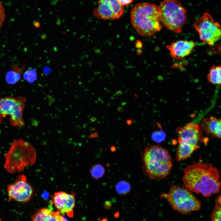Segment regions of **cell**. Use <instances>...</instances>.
Wrapping results in <instances>:
<instances>
[{
  "label": "cell",
  "instance_id": "7a4b0ae2",
  "mask_svg": "<svg viewBox=\"0 0 221 221\" xmlns=\"http://www.w3.org/2000/svg\"><path fill=\"white\" fill-rule=\"evenodd\" d=\"M142 157L143 171L150 179L164 178L172 169L171 156L168 149L159 145L146 146Z\"/></svg>",
  "mask_w": 221,
  "mask_h": 221
},
{
  "label": "cell",
  "instance_id": "9a60e30c",
  "mask_svg": "<svg viewBox=\"0 0 221 221\" xmlns=\"http://www.w3.org/2000/svg\"><path fill=\"white\" fill-rule=\"evenodd\" d=\"M31 219L32 221H63L64 217L58 211L42 208L35 212Z\"/></svg>",
  "mask_w": 221,
  "mask_h": 221
},
{
  "label": "cell",
  "instance_id": "83f0119b",
  "mask_svg": "<svg viewBox=\"0 0 221 221\" xmlns=\"http://www.w3.org/2000/svg\"></svg>",
  "mask_w": 221,
  "mask_h": 221
},
{
  "label": "cell",
  "instance_id": "6da1fadb",
  "mask_svg": "<svg viewBox=\"0 0 221 221\" xmlns=\"http://www.w3.org/2000/svg\"><path fill=\"white\" fill-rule=\"evenodd\" d=\"M183 171V181L188 190L205 197L219 192V173L217 169L210 163L194 162Z\"/></svg>",
  "mask_w": 221,
  "mask_h": 221
},
{
  "label": "cell",
  "instance_id": "4fadbf2b",
  "mask_svg": "<svg viewBox=\"0 0 221 221\" xmlns=\"http://www.w3.org/2000/svg\"><path fill=\"white\" fill-rule=\"evenodd\" d=\"M196 45V43L192 41L180 40L167 45L166 47L173 58L180 60L188 55Z\"/></svg>",
  "mask_w": 221,
  "mask_h": 221
},
{
  "label": "cell",
  "instance_id": "44dd1931",
  "mask_svg": "<svg viewBox=\"0 0 221 221\" xmlns=\"http://www.w3.org/2000/svg\"><path fill=\"white\" fill-rule=\"evenodd\" d=\"M5 17L4 9L0 2V28L1 27Z\"/></svg>",
  "mask_w": 221,
  "mask_h": 221
},
{
  "label": "cell",
  "instance_id": "5b68a950",
  "mask_svg": "<svg viewBox=\"0 0 221 221\" xmlns=\"http://www.w3.org/2000/svg\"><path fill=\"white\" fill-rule=\"evenodd\" d=\"M160 22L168 29L180 33L187 20L185 9L177 0H164L158 6Z\"/></svg>",
  "mask_w": 221,
  "mask_h": 221
},
{
  "label": "cell",
  "instance_id": "e0dca14e",
  "mask_svg": "<svg viewBox=\"0 0 221 221\" xmlns=\"http://www.w3.org/2000/svg\"><path fill=\"white\" fill-rule=\"evenodd\" d=\"M131 187L129 182L124 180L118 182L115 185V189L118 193L124 195L128 193L130 191Z\"/></svg>",
  "mask_w": 221,
  "mask_h": 221
},
{
  "label": "cell",
  "instance_id": "9c48e42d",
  "mask_svg": "<svg viewBox=\"0 0 221 221\" xmlns=\"http://www.w3.org/2000/svg\"><path fill=\"white\" fill-rule=\"evenodd\" d=\"M9 200L21 203H27L32 198L33 189L27 181L26 176L21 174L16 177L14 182L7 187Z\"/></svg>",
  "mask_w": 221,
  "mask_h": 221
},
{
  "label": "cell",
  "instance_id": "7c38bea8",
  "mask_svg": "<svg viewBox=\"0 0 221 221\" xmlns=\"http://www.w3.org/2000/svg\"><path fill=\"white\" fill-rule=\"evenodd\" d=\"M52 198L55 207L62 215L66 214L70 218L73 216L76 202L74 192L68 193L62 191L56 192Z\"/></svg>",
  "mask_w": 221,
  "mask_h": 221
},
{
  "label": "cell",
  "instance_id": "ba28073f",
  "mask_svg": "<svg viewBox=\"0 0 221 221\" xmlns=\"http://www.w3.org/2000/svg\"><path fill=\"white\" fill-rule=\"evenodd\" d=\"M193 25L200 40L204 43L213 45L220 39V25L218 22L214 21L208 13H205L196 21Z\"/></svg>",
  "mask_w": 221,
  "mask_h": 221
},
{
  "label": "cell",
  "instance_id": "52a82bcc",
  "mask_svg": "<svg viewBox=\"0 0 221 221\" xmlns=\"http://www.w3.org/2000/svg\"><path fill=\"white\" fill-rule=\"evenodd\" d=\"M26 100L22 96H7L0 99V125L4 118L8 115L10 116V123L11 126L24 127L23 113Z\"/></svg>",
  "mask_w": 221,
  "mask_h": 221
},
{
  "label": "cell",
  "instance_id": "d4e9b609",
  "mask_svg": "<svg viewBox=\"0 0 221 221\" xmlns=\"http://www.w3.org/2000/svg\"><path fill=\"white\" fill-rule=\"evenodd\" d=\"M100 221H108L107 220V219L105 218L103 219L102 220H101Z\"/></svg>",
  "mask_w": 221,
  "mask_h": 221
},
{
  "label": "cell",
  "instance_id": "ffe728a7",
  "mask_svg": "<svg viewBox=\"0 0 221 221\" xmlns=\"http://www.w3.org/2000/svg\"><path fill=\"white\" fill-rule=\"evenodd\" d=\"M152 139L157 142H161L165 140V135L162 131H156L153 132L152 135Z\"/></svg>",
  "mask_w": 221,
  "mask_h": 221
},
{
  "label": "cell",
  "instance_id": "4316f807",
  "mask_svg": "<svg viewBox=\"0 0 221 221\" xmlns=\"http://www.w3.org/2000/svg\"><path fill=\"white\" fill-rule=\"evenodd\" d=\"M1 221V219L0 218V221Z\"/></svg>",
  "mask_w": 221,
  "mask_h": 221
},
{
  "label": "cell",
  "instance_id": "3957f363",
  "mask_svg": "<svg viewBox=\"0 0 221 221\" xmlns=\"http://www.w3.org/2000/svg\"><path fill=\"white\" fill-rule=\"evenodd\" d=\"M130 16L133 27L142 36H151L161 29L159 6L154 4H136L132 9Z\"/></svg>",
  "mask_w": 221,
  "mask_h": 221
},
{
  "label": "cell",
  "instance_id": "484cf974",
  "mask_svg": "<svg viewBox=\"0 0 221 221\" xmlns=\"http://www.w3.org/2000/svg\"><path fill=\"white\" fill-rule=\"evenodd\" d=\"M63 221H68L64 218Z\"/></svg>",
  "mask_w": 221,
  "mask_h": 221
},
{
  "label": "cell",
  "instance_id": "8fae6325",
  "mask_svg": "<svg viewBox=\"0 0 221 221\" xmlns=\"http://www.w3.org/2000/svg\"><path fill=\"white\" fill-rule=\"evenodd\" d=\"M176 132L179 135L178 143L186 145L195 150L199 148L198 144L202 140V135L197 124L190 123L184 128H177Z\"/></svg>",
  "mask_w": 221,
  "mask_h": 221
},
{
  "label": "cell",
  "instance_id": "603a6c76",
  "mask_svg": "<svg viewBox=\"0 0 221 221\" xmlns=\"http://www.w3.org/2000/svg\"><path fill=\"white\" fill-rule=\"evenodd\" d=\"M104 206L106 209H109L111 207V204L110 201H106L105 202Z\"/></svg>",
  "mask_w": 221,
  "mask_h": 221
},
{
  "label": "cell",
  "instance_id": "2e32d148",
  "mask_svg": "<svg viewBox=\"0 0 221 221\" xmlns=\"http://www.w3.org/2000/svg\"><path fill=\"white\" fill-rule=\"evenodd\" d=\"M209 82L215 85L221 83V67L219 66H213L211 68L207 75Z\"/></svg>",
  "mask_w": 221,
  "mask_h": 221
},
{
  "label": "cell",
  "instance_id": "7402d4cb",
  "mask_svg": "<svg viewBox=\"0 0 221 221\" xmlns=\"http://www.w3.org/2000/svg\"><path fill=\"white\" fill-rule=\"evenodd\" d=\"M119 3L122 6L128 5L131 4L133 0H118Z\"/></svg>",
  "mask_w": 221,
  "mask_h": 221
},
{
  "label": "cell",
  "instance_id": "277c9868",
  "mask_svg": "<svg viewBox=\"0 0 221 221\" xmlns=\"http://www.w3.org/2000/svg\"><path fill=\"white\" fill-rule=\"evenodd\" d=\"M4 167L13 174L23 171L25 168L33 165L36 160L34 148L29 142L21 139L14 140L5 155Z\"/></svg>",
  "mask_w": 221,
  "mask_h": 221
},
{
  "label": "cell",
  "instance_id": "ac0fdd59",
  "mask_svg": "<svg viewBox=\"0 0 221 221\" xmlns=\"http://www.w3.org/2000/svg\"><path fill=\"white\" fill-rule=\"evenodd\" d=\"M105 169L103 166L99 164H96L91 167L90 172L91 176L96 179L102 177L105 173Z\"/></svg>",
  "mask_w": 221,
  "mask_h": 221
},
{
  "label": "cell",
  "instance_id": "30bf717a",
  "mask_svg": "<svg viewBox=\"0 0 221 221\" xmlns=\"http://www.w3.org/2000/svg\"><path fill=\"white\" fill-rule=\"evenodd\" d=\"M97 7L93 10V15L99 19L113 20L118 19L122 14L124 6L118 0H99Z\"/></svg>",
  "mask_w": 221,
  "mask_h": 221
},
{
  "label": "cell",
  "instance_id": "8992f818",
  "mask_svg": "<svg viewBox=\"0 0 221 221\" xmlns=\"http://www.w3.org/2000/svg\"><path fill=\"white\" fill-rule=\"evenodd\" d=\"M162 197L166 199L172 207L183 214H188L200 208L201 203L187 188L177 185H172L167 193L162 194Z\"/></svg>",
  "mask_w": 221,
  "mask_h": 221
},
{
  "label": "cell",
  "instance_id": "cb8c5ba5",
  "mask_svg": "<svg viewBox=\"0 0 221 221\" xmlns=\"http://www.w3.org/2000/svg\"><path fill=\"white\" fill-rule=\"evenodd\" d=\"M114 217L116 218H118V216H119V213L118 212H116L114 215Z\"/></svg>",
  "mask_w": 221,
  "mask_h": 221
},
{
  "label": "cell",
  "instance_id": "d6986e66",
  "mask_svg": "<svg viewBox=\"0 0 221 221\" xmlns=\"http://www.w3.org/2000/svg\"><path fill=\"white\" fill-rule=\"evenodd\" d=\"M221 196L217 199L213 210L211 214V221H221Z\"/></svg>",
  "mask_w": 221,
  "mask_h": 221
},
{
  "label": "cell",
  "instance_id": "5bb4252c",
  "mask_svg": "<svg viewBox=\"0 0 221 221\" xmlns=\"http://www.w3.org/2000/svg\"><path fill=\"white\" fill-rule=\"evenodd\" d=\"M201 128L207 135L212 137L221 138V122L220 119L214 116L204 118L200 124Z\"/></svg>",
  "mask_w": 221,
  "mask_h": 221
}]
</instances>
